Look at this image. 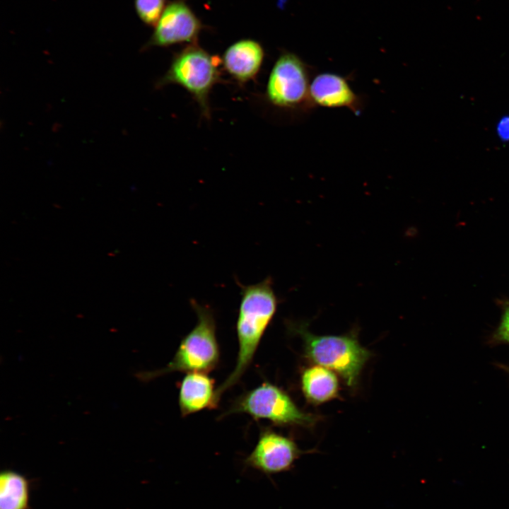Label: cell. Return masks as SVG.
<instances>
[{
  "label": "cell",
  "instance_id": "12",
  "mask_svg": "<svg viewBox=\"0 0 509 509\" xmlns=\"http://www.w3.org/2000/svg\"><path fill=\"white\" fill-rule=\"evenodd\" d=\"M300 383L305 398L314 404L333 399L339 390V381L334 373L320 365L305 369L301 375Z\"/></svg>",
  "mask_w": 509,
  "mask_h": 509
},
{
  "label": "cell",
  "instance_id": "5",
  "mask_svg": "<svg viewBox=\"0 0 509 509\" xmlns=\"http://www.w3.org/2000/svg\"><path fill=\"white\" fill-rule=\"evenodd\" d=\"M312 69L298 55L281 51L267 81L264 98L279 110L297 115L310 114L315 107L310 98Z\"/></svg>",
  "mask_w": 509,
  "mask_h": 509
},
{
  "label": "cell",
  "instance_id": "8",
  "mask_svg": "<svg viewBox=\"0 0 509 509\" xmlns=\"http://www.w3.org/2000/svg\"><path fill=\"white\" fill-rule=\"evenodd\" d=\"M305 452L292 439L271 430H264L245 464L269 476L291 470Z\"/></svg>",
  "mask_w": 509,
  "mask_h": 509
},
{
  "label": "cell",
  "instance_id": "2",
  "mask_svg": "<svg viewBox=\"0 0 509 509\" xmlns=\"http://www.w3.org/2000/svg\"><path fill=\"white\" fill-rule=\"evenodd\" d=\"M221 57L211 54L198 43L186 45L175 52L169 68L155 83L156 89L169 85L184 88L197 103L202 117H211L210 95L222 81Z\"/></svg>",
  "mask_w": 509,
  "mask_h": 509
},
{
  "label": "cell",
  "instance_id": "17",
  "mask_svg": "<svg viewBox=\"0 0 509 509\" xmlns=\"http://www.w3.org/2000/svg\"><path fill=\"white\" fill-rule=\"evenodd\" d=\"M497 366L509 373V366L499 363L497 364Z\"/></svg>",
  "mask_w": 509,
  "mask_h": 509
},
{
  "label": "cell",
  "instance_id": "16",
  "mask_svg": "<svg viewBox=\"0 0 509 509\" xmlns=\"http://www.w3.org/2000/svg\"><path fill=\"white\" fill-rule=\"evenodd\" d=\"M499 129L503 137L509 138V120H503Z\"/></svg>",
  "mask_w": 509,
  "mask_h": 509
},
{
  "label": "cell",
  "instance_id": "6",
  "mask_svg": "<svg viewBox=\"0 0 509 509\" xmlns=\"http://www.w3.org/2000/svg\"><path fill=\"white\" fill-rule=\"evenodd\" d=\"M245 413L255 419H267L281 426L314 425L316 416L302 411L279 387L264 382L240 397L228 414Z\"/></svg>",
  "mask_w": 509,
  "mask_h": 509
},
{
  "label": "cell",
  "instance_id": "14",
  "mask_svg": "<svg viewBox=\"0 0 509 509\" xmlns=\"http://www.w3.org/2000/svg\"><path fill=\"white\" fill-rule=\"evenodd\" d=\"M168 2L166 0H134L136 13L146 25L155 27Z\"/></svg>",
  "mask_w": 509,
  "mask_h": 509
},
{
  "label": "cell",
  "instance_id": "9",
  "mask_svg": "<svg viewBox=\"0 0 509 509\" xmlns=\"http://www.w3.org/2000/svg\"><path fill=\"white\" fill-rule=\"evenodd\" d=\"M350 78L341 74L323 72L313 75L310 83V98L315 107L347 108L361 113L364 107L361 95L355 92Z\"/></svg>",
  "mask_w": 509,
  "mask_h": 509
},
{
  "label": "cell",
  "instance_id": "7",
  "mask_svg": "<svg viewBox=\"0 0 509 509\" xmlns=\"http://www.w3.org/2000/svg\"><path fill=\"white\" fill-rule=\"evenodd\" d=\"M204 29L201 20L185 0H172L167 6L142 50L168 47L177 44L198 43Z\"/></svg>",
  "mask_w": 509,
  "mask_h": 509
},
{
  "label": "cell",
  "instance_id": "11",
  "mask_svg": "<svg viewBox=\"0 0 509 509\" xmlns=\"http://www.w3.org/2000/svg\"><path fill=\"white\" fill-rule=\"evenodd\" d=\"M214 380L205 373H189L180 385L178 404L182 416L205 409H214Z\"/></svg>",
  "mask_w": 509,
  "mask_h": 509
},
{
  "label": "cell",
  "instance_id": "3",
  "mask_svg": "<svg viewBox=\"0 0 509 509\" xmlns=\"http://www.w3.org/2000/svg\"><path fill=\"white\" fill-rule=\"evenodd\" d=\"M190 304L197 317L194 327L182 339L173 358L165 367L139 373L136 377L139 380L148 382L172 372L206 373L218 365L220 350L214 312L210 306L195 300H191Z\"/></svg>",
  "mask_w": 509,
  "mask_h": 509
},
{
  "label": "cell",
  "instance_id": "1",
  "mask_svg": "<svg viewBox=\"0 0 509 509\" xmlns=\"http://www.w3.org/2000/svg\"><path fill=\"white\" fill-rule=\"evenodd\" d=\"M241 299L236 322L238 351L234 369L216 390L218 404L221 395L234 386L250 366L263 335L277 310L279 300L271 277L245 286L240 283Z\"/></svg>",
  "mask_w": 509,
  "mask_h": 509
},
{
  "label": "cell",
  "instance_id": "15",
  "mask_svg": "<svg viewBox=\"0 0 509 509\" xmlns=\"http://www.w3.org/2000/svg\"><path fill=\"white\" fill-rule=\"evenodd\" d=\"M498 304L502 310L501 317L497 328L489 339V344H509V300H500Z\"/></svg>",
  "mask_w": 509,
  "mask_h": 509
},
{
  "label": "cell",
  "instance_id": "4",
  "mask_svg": "<svg viewBox=\"0 0 509 509\" xmlns=\"http://www.w3.org/2000/svg\"><path fill=\"white\" fill-rule=\"evenodd\" d=\"M288 328L302 338L308 358L336 371L348 386L356 385L371 353L360 344L356 332L340 336L315 335L308 330L307 323L304 322H289Z\"/></svg>",
  "mask_w": 509,
  "mask_h": 509
},
{
  "label": "cell",
  "instance_id": "13",
  "mask_svg": "<svg viewBox=\"0 0 509 509\" xmlns=\"http://www.w3.org/2000/svg\"><path fill=\"white\" fill-rule=\"evenodd\" d=\"M29 483L22 474L4 470L0 474V509H28Z\"/></svg>",
  "mask_w": 509,
  "mask_h": 509
},
{
  "label": "cell",
  "instance_id": "10",
  "mask_svg": "<svg viewBox=\"0 0 509 509\" xmlns=\"http://www.w3.org/2000/svg\"><path fill=\"white\" fill-rule=\"evenodd\" d=\"M265 52L258 41L241 39L229 45L221 59L223 71L238 85L245 86L255 80L262 69Z\"/></svg>",
  "mask_w": 509,
  "mask_h": 509
}]
</instances>
